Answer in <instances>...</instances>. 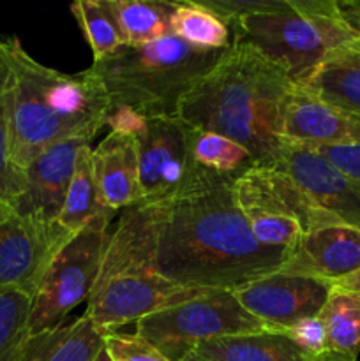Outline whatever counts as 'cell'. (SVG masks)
<instances>
[{"instance_id":"obj_4","label":"cell","mask_w":360,"mask_h":361,"mask_svg":"<svg viewBox=\"0 0 360 361\" xmlns=\"http://www.w3.org/2000/svg\"><path fill=\"white\" fill-rule=\"evenodd\" d=\"M226 49H198L176 35L141 46H122L92 69L112 108L141 118H176L184 97L217 63Z\"/></svg>"},{"instance_id":"obj_19","label":"cell","mask_w":360,"mask_h":361,"mask_svg":"<svg viewBox=\"0 0 360 361\" xmlns=\"http://www.w3.org/2000/svg\"><path fill=\"white\" fill-rule=\"evenodd\" d=\"M104 331L88 316L30 335L18 361H97L104 351Z\"/></svg>"},{"instance_id":"obj_3","label":"cell","mask_w":360,"mask_h":361,"mask_svg":"<svg viewBox=\"0 0 360 361\" xmlns=\"http://www.w3.org/2000/svg\"><path fill=\"white\" fill-rule=\"evenodd\" d=\"M293 81L249 46L232 44L184 97L179 118L247 148L254 166H272L282 150L281 106Z\"/></svg>"},{"instance_id":"obj_10","label":"cell","mask_w":360,"mask_h":361,"mask_svg":"<svg viewBox=\"0 0 360 361\" xmlns=\"http://www.w3.org/2000/svg\"><path fill=\"white\" fill-rule=\"evenodd\" d=\"M71 236L56 221L18 214L0 221V288L34 296L53 257Z\"/></svg>"},{"instance_id":"obj_26","label":"cell","mask_w":360,"mask_h":361,"mask_svg":"<svg viewBox=\"0 0 360 361\" xmlns=\"http://www.w3.org/2000/svg\"><path fill=\"white\" fill-rule=\"evenodd\" d=\"M32 300L28 293L0 288V361L20 360L30 323Z\"/></svg>"},{"instance_id":"obj_25","label":"cell","mask_w":360,"mask_h":361,"mask_svg":"<svg viewBox=\"0 0 360 361\" xmlns=\"http://www.w3.org/2000/svg\"><path fill=\"white\" fill-rule=\"evenodd\" d=\"M189 147L198 166L221 176H236L254 166L247 148L210 130L189 126Z\"/></svg>"},{"instance_id":"obj_13","label":"cell","mask_w":360,"mask_h":361,"mask_svg":"<svg viewBox=\"0 0 360 361\" xmlns=\"http://www.w3.org/2000/svg\"><path fill=\"white\" fill-rule=\"evenodd\" d=\"M274 166L288 173L321 212L360 231V180L346 175L313 148L296 145H284Z\"/></svg>"},{"instance_id":"obj_34","label":"cell","mask_w":360,"mask_h":361,"mask_svg":"<svg viewBox=\"0 0 360 361\" xmlns=\"http://www.w3.org/2000/svg\"><path fill=\"white\" fill-rule=\"evenodd\" d=\"M341 9L349 23L360 32V4H341Z\"/></svg>"},{"instance_id":"obj_37","label":"cell","mask_w":360,"mask_h":361,"mask_svg":"<svg viewBox=\"0 0 360 361\" xmlns=\"http://www.w3.org/2000/svg\"><path fill=\"white\" fill-rule=\"evenodd\" d=\"M182 361H205V360L198 358V356L194 355V353H191V355H189V356H186V358H184Z\"/></svg>"},{"instance_id":"obj_21","label":"cell","mask_w":360,"mask_h":361,"mask_svg":"<svg viewBox=\"0 0 360 361\" xmlns=\"http://www.w3.org/2000/svg\"><path fill=\"white\" fill-rule=\"evenodd\" d=\"M179 2L166 0H104L124 46H141L172 34V18Z\"/></svg>"},{"instance_id":"obj_27","label":"cell","mask_w":360,"mask_h":361,"mask_svg":"<svg viewBox=\"0 0 360 361\" xmlns=\"http://www.w3.org/2000/svg\"><path fill=\"white\" fill-rule=\"evenodd\" d=\"M74 18L90 46L94 63L104 62L108 56L124 46L112 14L104 6V0H78L71 4Z\"/></svg>"},{"instance_id":"obj_22","label":"cell","mask_w":360,"mask_h":361,"mask_svg":"<svg viewBox=\"0 0 360 361\" xmlns=\"http://www.w3.org/2000/svg\"><path fill=\"white\" fill-rule=\"evenodd\" d=\"M106 212L112 210L104 208V204L101 203L94 168H92V148L90 145H85L78 152L73 178L56 222L71 235H76L92 219Z\"/></svg>"},{"instance_id":"obj_32","label":"cell","mask_w":360,"mask_h":361,"mask_svg":"<svg viewBox=\"0 0 360 361\" xmlns=\"http://www.w3.org/2000/svg\"><path fill=\"white\" fill-rule=\"evenodd\" d=\"M323 155L341 171L360 180V145H330V147H307Z\"/></svg>"},{"instance_id":"obj_5","label":"cell","mask_w":360,"mask_h":361,"mask_svg":"<svg viewBox=\"0 0 360 361\" xmlns=\"http://www.w3.org/2000/svg\"><path fill=\"white\" fill-rule=\"evenodd\" d=\"M232 44L249 46L286 71L293 83L330 53L360 44V32L334 0H295L289 11L228 23Z\"/></svg>"},{"instance_id":"obj_35","label":"cell","mask_w":360,"mask_h":361,"mask_svg":"<svg viewBox=\"0 0 360 361\" xmlns=\"http://www.w3.org/2000/svg\"><path fill=\"white\" fill-rule=\"evenodd\" d=\"M311 361H344V360H341V358H337V356H334V355H330V353H327V355L318 356V358H311Z\"/></svg>"},{"instance_id":"obj_16","label":"cell","mask_w":360,"mask_h":361,"mask_svg":"<svg viewBox=\"0 0 360 361\" xmlns=\"http://www.w3.org/2000/svg\"><path fill=\"white\" fill-rule=\"evenodd\" d=\"M360 268V231L335 224L302 236L281 271L337 284Z\"/></svg>"},{"instance_id":"obj_1","label":"cell","mask_w":360,"mask_h":361,"mask_svg":"<svg viewBox=\"0 0 360 361\" xmlns=\"http://www.w3.org/2000/svg\"><path fill=\"white\" fill-rule=\"evenodd\" d=\"M233 178L196 166L173 196L126 208L109 233L97 281L133 274L233 291L281 270L292 252L254 240L233 201Z\"/></svg>"},{"instance_id":"obj_8","label":"cell","mask_w":360,"mask_h":361,"mask_svg":"<svg viewBox=\"0 0 360 361\" xmlns=\"http://www.w3.org/2000/svg\"><path fill=\"white\" fill-rule=\"evenodd\" d=\"M113 214L106 212L92 219L53 257L32 300L28 334L59 326L74 307L88 302L101 274Z\"/></svg>"},{"instance_id":"obj_12","label":"cell","mask_w":360,"mask_h":361,"mask_svg":"<svg viewBox=\"0 0 360 361\" xmlns=\"http://www.w3.org/2000/svg\"><path fill=\"white\" fill-rule=\"evenodd\" d=\"M332 288L320 279L277 270L233 289V295L247 312L282 334L296 321L318 316Z\"/></svg>"},{"instance_id":"obj_11","label":"cell","mask_w":360,"mask_h":361,"mask_svg":"<svg viewBox=\"0 0 360 361\" xmlns=\"http://www.w3.org/2000/svg\"><path fill=\"white\" fill-rule=\"evenodd\" d=\"M140 203H155L179 192L196 169L189 126L176 118H145L136 136Z\"/></svg>"},{"instance_id":"obj_18","label":"cell","mask_w":360,"mask_h":361,"mask_svg":"<svg viewBox=\"0 0 360 361\" xmlns=\"http://www.w3.org/2000/svg\"><path fill=\"white\" fill-rule=\"evenodd\" d=\"M293 88L360 118V44L330 53Z\"/></svg>"},{"instance_id":"obj_2","label":"cell","mask_w":360,"mask_h":361,"mask_svg":"<svg viewBox=\"0 0 360 361\" xmlns=\"http://www.w3.org/2000/svg\"><path fill=\"white\" fill-rule=\"evenodd\" d=\"M11 69V162L23 169L41 152L64 140L92 137L106 127L112 102L92 67L66 74L28 55L18 37L2 39Z\"/></svg>"},{"instance_id":"obj_31","label":"cell","mask_w":360,"mask_h":361,"mask_svg":"<svg viewBox=\"0 0 360 361\" xmlns=\"http://www.w3.org/2000/svg\"><path fill=\"white\" fill-rule=\"evenodd\" d=\"M282 335H286L309 358H318L328 353L327 331H325L323 321L318 316L296 321L292 326L286 328Z\"/></svg>"},{"instance_id":"obj_36","label":"cell","mask_w":360,"mask_h":361,"mask_svg":"<svg viewBox=\"0 0 360 361\" xmlns=\"http://www.w3.org/2000/svg\"><path fill=\"white\" fill-rule=\"evenodd\" d=\"M11 214H13V212H11V208H7L6 204L0 203V221H4L6 217H9Z\"/></svg>"},{"instance_id":"obj_20","label":"cell","mask_w":360,"mask_h":361,"mask_svg":"<svg viewBox=\"0 0 360 361\" xmlns=\"http://www.w3.org/2000/svg\"><path fill=\"white\" fill-rule=\"evenodd\" d=\"M193 353L205 361H311L302 349L277 331L221 337L196 345Z\"/></svg>"},{"instance_id":"obj_6","label":"cell","mask_w":360,"mask_h":361,"mask_svg":"<svg viewBox=\"0 0 360 361\" xmlns=\"http://www.w3.org/2000/svg\"><path fill=\"white\" fill-rule=\"evenodd\" d=\"M232 194L260 245L292 252L307 233L339 224L321 212L277 166H251L232 182Z\"/></svg>"},{"instance_id":"obj_7","label":"cell","mask_w":360,"mask_h":361,"mask_svg":"<svg viewBox=\"0 0 360 361\" xmlns=\"http://www.w3.org/2000/svg\"><path fill=\"white\" fill-rule=\"evenodd\" d=\"M136 331L169 361H182L203 342L232 335L272 331L247 312L229 289H215L196 300L161 310L134 323Z\"/></svg>"},{"instance_id":"obj_23","label":"cell","mask_w":360,"mask_h":361,"mask_svg":"<svg viewBox=\"0 0 360 361\" xmlns=\"http://www.w3.org/2000/svg\"><path fill=\"white\" fill-rule=\"evenodd\" d=\"M318 317L325 324L328 353L344 361H356L360 351V300L334 286Z\"/></svg>"},{"instance_id":"obj_30","label":"cell","mask_w":360,"mask_h":361,"mask_svg":"<svg viewBox=\"0 0 360 361\" xmlns=\"http://www.w3.org/2000/svg\"><path fill=\"white\" fill-rule=\"evenodd\" d=\"M104 351L109 361H169L157 348L136 334H106Z\"/></svg>"},{"instance_id":"obj_14","label":"cell","mask_w":360,"mask_h":361,"mask_svg":"<svg viewBox=\"0 0 360 361\" xmlns=\"http://www.w3.org/2000/svg\"><path fill=\"white\" fill-rule=\"evenodd\" d=\"M85 145L87 141L64 140L41 152L23 169V192L13 214L55 222L73 178L78 152Z\"/></svg>"},{"instance_id":"obj_29","label":"cell","mask_w":360,"mask_h":361,"mask_svg":"<svg viewBox=\"0 0 360 361\" xmlns=\"http://www.w3.org/2000/svg\"><path fill=\"white\" fill-rule=\"evenodd\" d=\"M201 4L228 25L242 18L284 13L292 9L295 0H201Z\"/></svg>"},{"instance_id":"obj_33","label":"cell","mask_w":360,"mask_h":361,"mask_svg":"<svg viewBox=\"0 0 360 361\" xmlns=\"http://www.w3.org/2000/svg\"><path fill=\"white\" fill-rule=\"evenodd\" d=\"M335 288L342 289V291L349 293V295L356 296V298L360 300V268L355 271V274L348 275L346 279H342V281H339L337 284H334Z\"/></svg>"},{"instance_id":"obj_24","label":"cell","mask_w":360,"mask_h":361,"mask_svg":"<svg viewBox=\"0 0 360 361\" xmlns=\"http://www.w3.org/2000/svg\"><path fill=\"white\" fill-rule=\"evenodd\" d=\"M172 34L198 49H228L232 46L228 25L201 2L176 4Z\"/></svg>"},{"instance_id":"obj_15","label":"cell","mask_w":360,"mask_h":361,"mask_svg":"<svg viewBox=\"0 0 360 361\" xmlns=\"http://www.w3.org/2000/svg\"><path fill=\"white\" fill-rule=\"evenodd\" d=\"M279 140L282 145L296 147L360 145V118L337 111L292 87L281 106Z\"/></svg>"},{"instance_id":"obj_9","label":"cell","mask_w":360,"mask_h":361,"mask_svg":"<svg viewBox=\"0 0 360 361\" xmlns=\"http://www.w3.org/2000/svg\"><path fill=\"white\" fill-rule=\"evenodd\" d=\"M215 289L184 288L150 275H115L95 282L85 316L104 334L161 310L182 305Z\"/></svg>"},{"instance_id":"obj_17","label":"cell","mask_w":360,"mask_h":361,"mask_svg":"<svg viewBox=\"0 0 360 361\" xmlns=\"http://www.w3.org/2000/svg\"><path fill=\"white\" fill-rule=\"evenodd\" d=\"M92 168L104 208L119 212L140 203L136 136L112 130L92 150Z\"/></svg>"},{"instance_id":"obj_28","label":"cell","mask_w":360,"mask_h":361,"mask_svg":"<svg viewBox=\"0 0 360 361\" xmlns=\"http://www.w3.org/2000/svg\"><path fill=\"white\" fill-rule=\"evenodd\" d=\"M9 81L11 69L0 39V203L13 212L18 197L23 192V175L11 162Z\"/></svg>"}]
</instances>
